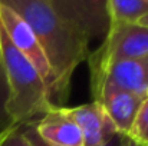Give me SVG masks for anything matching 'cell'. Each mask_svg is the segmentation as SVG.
I'll list each match as a JSON object with an SVG mask.
<instances>
[{"label":"cell","instance_id":"obj_1","mask_svg":"<svg viewBox=\"0 0 148 146\" xmlns=\"http://www.w3.org/2000/svg\"><path fill=\"white\" fill-rule=\"evenodd\" d=\"M33 29L49 63L52 82L48 89L53 107H63L75 70L89 57V39L65 20L50 0H1Z\"/></svg>","mask_w":148,"mask_h":146},{"label":"cell","instance_id":"obj_2","mask_svg":"<svg viewBox=\"0 0 148 146\" xmlns=\"http://www.w3.org/2000/svg\"><path fill=\"white\" fill-rule=\"evenodd\" d=\"M0 62L3 65L10 92L7 110L17 126L35 122L49 112L53 106L42 76L35 66L10 43L1 26Z\"/></svg>","mask_w":148,"mask_h":146},{"label":"cell","instance_id":"obj_3","mask_svg":"<svg viewBox=\"0 0 148 146\" xmlns=\"http://www.w3.org/2000/svg\"><path fill=\"white\" fill-rule=\"evenodd\" d=\"M88 66L94 100L109 89L127 90L145 96L148 86V57L88 63Z\"/></svg>","mask_w":148,"mask_h":146},{"label":"cell","instance_id":"obj_4","mask_svg":"<svg viewBox=\"0 0 148 146\" xmlns=\"http://www.w3.org/2000/svg\"><path fill=\"white\" fill-rule=\"evenodd\" d=\"M148 57V27L141 24H109L102 45L89 53L88 63H106Z\"/></svg>","mask_w":148,"mask_h":146},{"label":"cell","instance_id":"obj_5","mask_svg":"<svg viewBox=\"0 0 148 146\" xmlns=\"http://www.w3.org/2000/svg\"><path fill=\"white\" fill-rule=\"evenodd\" d=\"M0 26L4 30L6 36L9 37L10 43L17 49V52L35 66V69L42 76L46 88L49 89L52 82L50 67L33 29L27 24V22L22 16H19L14 10L1 3V0H0Z\"/></svg>","mask_w":148,"mask_h":146},{"label":"cell","instance_id":"obj_6","mask_svg":"<svg viewBox=\"0 0 148 146\" xmlns=\"http://www.w3.org/2000/svg\"><path fill=\"white\" fill-rule=\"evenodd\" d=\"M53 9L73 24L89 42L109 29L106 0H50Z\"/></svg>","mask_w":148,"mask_h":146},{"label":"cell","instance_id":"obj_7","mask_svg":"<svg viewBox=\"0 0 148 146\" xmlns=\"http://www.w3.org/2000/svg\"><path fill=\"white\" fill-rule=\"evenodd\" d=\"M69 117L76 123L82 133L84 146H103L118 133L115 125L98 102L66 107Z\"/></svg>","mask_w":148,"mask_h":146},{"label":"cell","instance_id":"obj_8","mask_svg":"<svg viewBox=\"0 0 148 146\" xmlns=\"http://www.w3.org/2000/svg\"><path fill=\"white\" fill-rule=\"evenodd\" d=\"M39 138L50 146H84V139L76 123L69 117L66 106L52 107L33 122Z\"/></svg>","mask_w":148,"mask_h":146},{"label":"cell","instance_id":"obj_9","mask_svg":"<svg viewBox=\"0 0 148 146\" xmlns=\"http://www.w3.org/2000/svg\"><path fill=\"white\" fill-rule=\"evenodd\" d=\"M144 99L145 96L138 95V93L109 89V90H105L94 102H98L102 105L106 115L115 125L118 133H122L127 136Z\"/></svg>","mask_w":148,"mask_h":146},{"label":"cell","instance_id":"obj_10","mask_svg":"<svg viewBox=\"0 0 148 146\" xmlns=\"http://www.w3.org/2000/svg\"><path fill=\"white\" fill-rule=\"evenodd\" d=\"M109 23L137 24L148 14V0H106Z\"/></svg>","mask_w":148,"mask_h":146},{"label":"cell","instance_id":"obj_11","mask_svg":"<svg viewBox=\"0 0 148 146\" xmlns=\"http://www.w3.org/2000/svg\"><path fill=\"white\" fill-rule=\"evenodd\" d=\"M127 136L135 146H148V97L143 100Z\"/></svg>","mask_w":148,"mask_h":146},{"label":"cell","instance_id":"obj_12","mask_svg":"<svg viewBox=\"0 0 148 146\" xmlns=\"http://www.w3.org/2000/svg\"><path fill=\"white\" fill-rule=\"evenodd\" d=\"M9 96H10L9 85H7V79H6L3 65L0 62V138L4 136L9 130H12L13 128L17 126V123L14 122V119L10 116V113L7 110Z\"/></svg>","mask_w":148,"mask_h":146},{"label":"cell","instance_id":"obj_13","mask_svg":"<svg viewBox=\"0 0 148 146\" xmlns=\"http://www.w3.org/2000/svg\"><path fill=\"white\" fill-rule=\"evenodd\" d=\"M0 146H33V143L25 135L22 128L16 126L0 138Z\"/></svg>","mask_w":148,"mask_h":146},{"label":"cell","instance_id":"obj_14","mask_svg":"<svg viewBox=\"0 0 148 146\" xmlns=\"http://www.w3.org/2000/svg\"><path fill=\"white\" fill-rule=\"evenodd\" d=\"M20 128H22V130L25 132V135L29 138V141L33 143V146H50L48 143H45L40 138H39V135L36 133V129H35V123L33 122H30V123H25V125H19Z\"/></svg>","mask_w":148,"mask_h":146},{"label":"cell","instance_id":"obj_15","mask_svg":"<svg viewBox=\"0 0 148 146\" xmlns=\"http://www.w3.org/2000/svg\"><path fill=\"white\" fill-rule=\"evenodd\" d=\"M103 146H135V145L130 141L128 136H125L122 133H116L115 138L111 142H108L106 145H103Z\"/></svg>","mask_w":148,"mask_h":146},{"label":"cell","instance_id":"obj_16","mask_svg":"<svg viewBox=\"0 0 148 146\" xmlns=\"http://www.w3.org/2000/svg\"><path fill=\"white\" fill-rule=\"evenodd\" d=\"M138 24H141V26H145V27H148V14H145L140 22H138Z\"/></svg>","mask_w":148,"mask_h":146},{"label":"cell","instance_id":"obj_17","mask_svg":"<svg viewBox=\"0 0 148 146\" xmlns=\"http://www.w3.org/2000/svg\"><path fill=\"white\" fill-rule=\"evenodd\" d=\"M145 96L148 97V86H147V89H145Z\"/></svg>","mask_w":148,"mask_h":146}]
</instances>
